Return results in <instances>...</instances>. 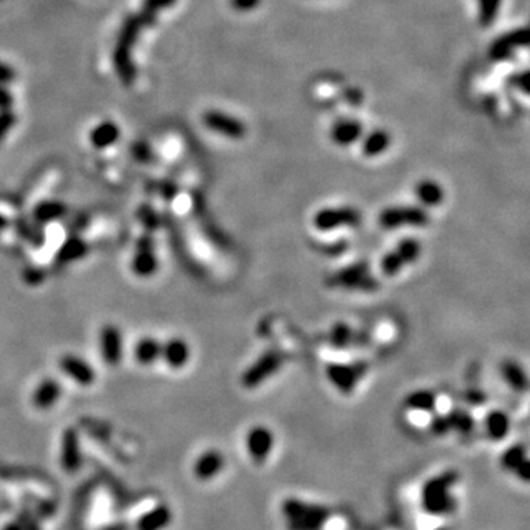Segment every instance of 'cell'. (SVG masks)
Returning a JSON list of instances; mask_svg holds the SVG:
<instances>
[{"label": "cell", "instance_id": "6da1fadb", "mask_svg": "<svg viewBox=\"0 0 530 530\" xmlns=\"http://www.w3.org/2000/svg\"><path fill=\"white\" fill-rule=\"evenodd\" d=\"M143 22L139 13L128 15L121 24V29L117 37V43L112 53V62L118 78L126 86H131L135 80V65L133 61V47L138 42L139 34L143 30Z\"/></svg>", "mask_w": 530, "mask_h": 530}, {"label": "cell", "instance_id": "7a4b0ae2", "mask_svg": "<svg viewBox=\"0 0 530 530\" xmlns=\"http://www.w3.org/2000/svg\"><path fill=\"white\" fill-rule=\"evenodd\" d=\"M325 283L333 289H345L367 293L376 292L378 289V280L373 276L370 264L365 261H358L336 270L334 273H332L327 277Z\"/></svg>", "mask_w": 530, "mask_h": 530}, {"label": "cell", "instance_id": "3957f363", "mask_svg": "<svg viewBox=\"0 0 530 530\" xmlns=\"http://www.w3.org/2000/svg\"><path fill=\"white\" fill-rule=\"evenodd\" d=\"M286 355L280 349H268L261 357H258L246 370L243 371L240 383L244 389L252 390L265 383L268 378L273 377L284 364Z\"/></svg>", "mask_w": 530, "mask_h": 530}, {"label": "cell", "instance_id": "277c9868", "mask_svg": "<svg viewBox=\"0 0 530 530\" xmlns=\"http://www.w3.org/2000/svg\"><path fill=\"white\" fill-rule=\"evenodd\" d=\"M362 223V214L351 205L325 207L312 216V226L318 232H334L339 228H357Z\"/></svg>", "mask_w": 530, "mask_h": 530}, {"label": "cell", "instance_id": "5b68a950", "mask_svg": "<svg viewBox=\"0 0 530 530\" xmlns=\"http://www.w3.org/2000/svg\"><path fill=\"white\" fill-rule=\"evenodd\" d=\"M430 221L427 211L417 205H393L382 209L378 214V224L385 230L398 228H420Z\"/></svg>", "mask_w": 530, "mask_h": 530}, {"label": "cell", "instance_id": "8992f818", "mask_svg": "<svg viewBox=\"0 0 530 530\" xmlns=\"http://www.w3.org/2000/svg\"><path fill=\"white\" fill-rule=\"evenodd\" d=\"M367 371L369 362L361 360L353 362H329L325 365V377L342 395H351Z\"/></svg>", "mask_w": 530, "mask_h": 530}, {"label": "cell", "instance_id": "52a82bcc", "mask_svg": "<svg viewBox=\"0 0 530 530\" xmlns=\"http://www.w3.org/2000/svg\"><path fill=\"white\" fill-rule=\"evenodd\" d=\"M421 243L417 239H404L395 249L383 255L380 261V270L388 277H395L406 265L415 263L421 255Z\"/></svg>", "mask_w": 530, "mask_h": 530}, {"label": "cell", "instance_id": "ba28073f", "mask_svg": "<svg viewBox=\"0 0 530 530\" xmlns=\"http://www.w3.org/2000/svg\"><path fill=\"white\" fill-rule=\"evenodd\" d=\"M202 122L209 131L232 140L243 139L248 131L246 124L240 118L220 110H208L203 112Z\"/></svg>", "mask_w": 530, "mask_h": 530}, {"label": "cell", "instance_id": "9c48e42d", "mask_svg": "<svg viewBox=\"0 0 530 530\" xmlns=\"http://www.w3.org/2000/svg\"><path fill=\"white\" fill-rule=\"evenodd\" d=\"M281 514L286 519L307 520L318 524H325L332 517V510L321 504H314L299 498H286L281 502Z\"/></svg>", "mask_w": 530, "mask_h": 530}, {"label": "cell", "instance_id": "30bf717a", "mask_svg": "<svg viewBox=\"0 0 530 530\" xmlns=\"http://www.w3.org/2000/svg\"><path fill=\"white\" fill-rule=\"evenodd\" d=\"M99 351L105 364L117 367L124 357V337L118 325L105 324L99 333Z\"/></svg>", "mask_w": 530, "mask_h": 530}, {"label": "cell", "instance_id": "8fae6325", "mask_svg": "<svg viewBox=\"0 0 530 530\" xmlns=\"http://www.w3.org/2000/svg\"><path fill=\"white\" fill-rule=\"evenodd\" d=\"M529 45V31L527 29H517L501 34L495 38L491 47H489V57L492 61H506L511 58L519 49L527 47Z\"/></svg>", "mask_w": 530, "mask_h": 530}, {"label": "cell", "instance_id": "7c38bea8", "mask_svg": "<svg viewBox=\"0 0 530 530\" xmlns=\"http://www.w3.org/2000/svg\"><path fill=\"white\" fill-rule=\"evenodd\" d=\"M274 448V433L265 426H255L246 434V451L256 464L265 459Z\"/></svg>", "mask_w": 530, "mask_h": 530}, {"label": "cell", "instance_id": "4fadbf2b", "mask_svg": "<svg viewBox=\"0 0 530 530\" xmlns=\"http://www.w3.org/2000/svg\"><path fill=\"white\" fill-rule=\"evenodd\" d=\"M158 265H159L158 264V256H156L155 249H154L152 239L146 237V236L142 237L139 240L138 249H135V252L133 255L131 271L138 277L147 279V277H152L156 273Z\"/></svg>", "mask_w": 530, "mask_h": 530}, {"label": "cell", "instance_id": "5bb4252c", "mask_svg": "<svg viewBox=\"0 0 530 530\" xmlns=\"http://www.w3.org/2000/svg\"><path fill=\"white\" fill-rule=\"evenodd\" d=\"M59 367L68 378H71L80 386H91L96 380V371H94L93 367L84 358L74 355V353L62 355L59 360Z\"/></svg>", "mask_w": 530, "mask_h": 530}, {"label": "cell", "instance_id": "9a60e30c", "mask_svg": "<svg viewBox=\"0 0 530 530\" xmlns=\"http://www.w3.org/2000/svg\"><path fill=\"white\" fill-rule=\"evenodd\" d=\"M364 135L362 122L355 118H341L330 128V139L339 147H349L361 140Z\"/></svg>", "mask_w": 530, "mask_h": 530}, {"label": "cell", "instance_id": "2e32d148", "mask_svg": "<svg viewBox=\"0 0 530 530\" xmlns=\"http://www.w3.org/2000/svg\"><path fill=\"white\" fill-rule=\"evenodd\" d=\"M62 397V385L57 378L46 377L40 380L31 393V404L34 408L45 411L55 406Z\"/></svg>", "mask_w": 530, "mask_h": 530}, {"label": "cell", "instance_id": "e0dca14e", "mask_svg": "<svg viewBox=\"0 0 530 530\" xmlns=\"http://www.w3.org/2000/svg\"><path fill=\"white\" fill-rule=\"evenodd\" d=\"M192 357V349L183 337H170L161 346V360L172 370H180Z\"/></svg>", "mask_w": 530, "mask_h": 530}, {"label": "cell", "instance_id": "ac0fdd59", "mask_svg": "<svg viewBox=\"0 0 530 530\" xmlns=\"http://www.w3.org/2000/svg\"><path fill=\"white\" fill-rule=\"evenodd\" d=\"M226 466V458L219 450L202 452L193 464V474L198 480L208 482L216 478Z\"/></svg>", "mask_w": 530, "mask_h": 530}, {"label": "cell", "instance_id": "d6986e66", "mask_svg": "<svg viewBox=\"0 0 530 530\" xmlns=\"http://www.w3.org/2000/svg\"><path fill=\"white\" fill-rule=\"evenodd\" d=\"M121 138V128L115 121L106 119L94 126L89 133L90 145L94 149H106L114 146Z\"/></svg>", "mask_w": 530, "mask_h": 530}, {"label": "cell", "instance_id": "ffe728a7", "mask_svg": "<svg viewBox=\"0 0 530 530\" xmlns=\"http://www.w3.org/2000/svg\"><path fill=\"white\" fill-rule=\"evenodd\" d=\"M361 152L365 158H376L390 147L392 135L383 128H376L361 138Z\"/></svg>", "mask_w": 530, "mask_h": 530}, {"label": "cell", "instance_id": "44dd1931", "mask_svg": "<svg viewBox=\"0 0 530 530\" xmlns=\"http://www.w3.org/2000/svg\"><path fill=\"white\" fill-rule=\"evenodd\" d=\"M459 473L457 470H445L438 476H433L421 489V498L438 496L451 492V489L458 483Z\"/></svg>", "mask_w": 530, "mask_h": 530}, {"label": "cell", "instance_id": "7402d4cb", "mask_svg": "<svg viewBox=\"0 0 530 530\" xmlns=\"http://www.w3.org/2000/svg\"><path fill=\"white\" fill-rule=\"evenodd\" d=\"M415 196L420 200L421 205H425L427 208L433 207H439L445 200V190L442 184L436 180L432 179H423L420 180L415 184Z\"/></svg>", "mask_w": 530, "mask_h": 530}, {"label": "cell", "instance_id": "603a6c76", "mask_svg": "<svg viewBox=\"0 0 530 530\" xmlns=\"http://www.w3.org/2000/svg\"><path fill=\"white\" fill-rule=\"evenodd\" d=\"M161 346L162 344L154 336H143L134 345V360L140 365H152L161 360Z\"/></svg>", "mask_w": 530, "mask_h": 530}, {"label": "cell", "instance_id": "cb8c5ba5", "mask_svg": "<svg viewBox=\"0 0 530 530\" xmlns=\"http://www.w3.org/2000/svg\"><path fill=\"white\" fill-rule=\"evenodd\" d=\"M421 507H423V510L427 514L439 517V515H450L455 513L458 502H457V498L451 492H448L438 496L421 498Z\"/></svg>", "mask_w": 530, "mask_h": 530}, {"label": "cell", "instance_id": "d4e9b609", "mask_svg": "<svg viewBox=\"0 0 530 530\" xmlns=\"http://www.w3.org/2000/svg\"><path fill=\"white\" fill-rule=\"evenodd\" d=\"M501 374L513 390L520 392V393L527 390V388H529L527 374H526L523 367L517 361H513V360L502 361Z\"/></svg>", "mask_w": 530, "mask_h": 530}, {"label": "cell", "instance_id": "484cf974", "mask_svg": "<svg viewBox=\"0 0 530 530\" xmlns=\"http://www.w3.org/2000/svg\"><path fill=\"white\" fill-rule=\"evenodd\" d=\"M485 427L487 436L492 441H502L511 429V418L507 413L501 410H494L485 418Z\"/></svg>", "mask_w": 530, "mask_h": 530}, {"label": "cell", "instance_id": "4316f807", "mask_svg": "<svg viewBox=\"0 0 530 530\" xmlns=\"http://www.w3.org/2000/svg\"><path fill=\"white\" fill-rule=\"evenodd\" d=\"M438 398L434 395V392L421 389L411 392L408 397L405 398V406L411 411L417 413H432L436 410Z\"/></svg>", "mask_w": 530, "mask_h": 530}, {"label": "cell", "instance_id": "83f0119b", "mask_svg": "<svg viewBox=\"0 0 530 530\" xmlns=\"http://www.w3.org/2000/svg\"><path fill=\"white\" fill-rule=\"evenodd\" d=\"M358 334L353 330L348 323L339 321L330 329L329 333V342L332 346L337 349H345L358 341Z\"/></svg>", "mask_w": 530, "mask_h": 530}, {"label": "cell", "instance_id": "f1b7e54d", "mask_svg": "<svg viewBox=\"0 0 530 530\" xmlns=\"http://www.w3.org/2000/svg\"><path fill=\"white\" fill-rule=\"evenodd\" d=\"M62 463L68 470H74L80 463L78 439L73 429H68L62 438Z\"/></svg>", "mask_w": 530, "mask_h": 530}, {"label": "cell", "instance_id": "f546056e", "mask_svg": "<svg viewBox=\"0 0 530 530\" xmlns=\"http://www.w3.org/2000/svg\"><path fill=\"white\" fill-rule=\"evenodd\" d=\"M527 459V448L524 443H514L502 452L499 464L502 470L514 473Z\"/></svg>", "mask_w": 530, "mask_h": 530}, {"label": "cell", "instance_id": "4dcf8cb0", "mask_svg": "<svg viewBox=\"0 0 530 530\" xmlns=\"http://www.w3.org/2000/svg\"><path fill=\"white\" fill-rule=\"evenodd\" d=\"M66 212V207L61 200H43L34 208V219L38 223L55 221Z\"/></svg>", "mask_w": 530, "mask_h": 530}, {"label": "cell", "instance_id": "1f68e13d", "mask_svg": "<svg viewBox=\"0 0 530 530\" xmlns=\"http://www.w3.org/2000/svg\"><path fill=\"white\" fill-rule=\"evenodd\" d=\"M87 253V244L84 240H81L78 237H71L68 239L58 252V263L61 264H68V263H74L78 261Z\"/></svg>", "mask_w": 530, "mask_h": 530}, {"label": "cell", "instance_id": "d6a6232c", "mask_svg": "<svg viewBox=\"0 0 530 530\" xmlns=\"http://www.w3.org/2000/svg\"><path fill=\"white\" fill-rule=\"evenodd\" d=\"M478 5V22L483 29H489L499 17L502 0H476Z\"/></svg>", "mask_w": 530, "mask_h": 530}, {"label": "cell", "instance_id": "836d02e7", "mask_svg": "<svg viewBox=\"0 0 530 530\" xmlns=\"http://www.w3.org/2000/svg\"><path fill=\"white\" fill-rule=\"evenodd\" d=\"M451 423V430L458 432L461 434H469L474 429V418L466 410L455 408L451 413H448Z\"/></svg>", "mask_w": 530, "mask_h": 530}, {"label": "cell", "instance_id": "e575fe53", "mask_svg": "<svg viewBox=\"0 0 530 530\" xmlns=\"http://www.w3.org/2000/svg\"><path fill=\"white\" fill-rule=\"evenodd\" d=\"M17 112L12 110H0V143L10 133V130L17 124Z\"/></svg>", "mask_w": 530, "mask_h": 530}, {"label": "cell", "instance_id": "d590c367", "mask_svg": "<svg viewBox=\"0 0 530 530\" xmlns=\"http://www.w3.org/2000/svg\"><path fill=\"white\" fill-rule=\"evenodd\" d=\"M430 429L436 436H445V434L452 432L450 417H448V414H436L430 421Z\"/></svg>", "mask_w": 530, "mask_h": 530}, {"label": "cell", "instance_id": "8d00e7d4", "mask_svg": "<svg viewBox=\"0 0 530 530\" xmlns=\"http://www.w3.org/2000/svg\"><path fill=\"white\" fill-rule=\"evenodd\" d=\"M131 155L138 159L139 162H149L154 156L152 147L149 146L146 142H135L131 146Z\"/></svg>", "mask_w": 530, "mask_h": 530}, {"label": "cell", "instance_id": "74e56055", "mask_svg": "<svg viewBox=\"0 0 530 530\" xmlns=\"http://www.w3.org/2000/svg\"><path fill=\"white\" fill-rule=\"evenodd\" d=\"M230 8L239 13H249L261 6L263 0H228Z\"/></svg>", "mask_w": 530, "mask_h": 530}, {"label": "cell", "instance_id": "f35d334b", "mask_svg": "<svg viewBox=\"0 0 530 530\" xmlns=\"http://www.w3.org/2000/svg\"><path fill=\"white\" fill-rule=\"evenodd\" d=\"M179 0H143V8L145 10H149L152 13H156L162 9H168L172 8Z\"/></svg>", "mask_w": 530, "mask_h": 530}, {"label": "cell", "instance_id": "ab89813d", "mask_svg": "<svg viewBox=\"0 0 530 530\" xmlns=\"http://www.w3.org/2000/svg\"><path fill=\"white\" fill-rule=\"evenodd\" d=\"M17 80V70L12 65L0 61V84L8 86Z\"/></svg>", "mask_w": 530, "mask_h": 530}, {"label": "cell", "instance_id": "60d3db41", "mask_svg": "<svg viewBox=\"0 0 530 530\" xmlns=\"http://www.w3.org/2000/svg\"><path fill=\"white\" fill-rule=\"evenodd\" d=\"M286 529L288 530H323V524L307 522V520L286 519Z\"/></svg>", "mask_w": 530, "mask_h": 530}, {"label": "cell", "instance_id": "b9f144b4", "mask_svg": "<svg viewBox=\"0 0 530 530\" xmlns=\"http://www.w3.org/2000/svg\"><path fill=\"white\" fill-rule=\"evenodd\" d=\"M13 103H15V96L8 86L0 84V110H12Z\"/></svg>", "mask_w": 530, "mask_h": 530}, {"label": "cell", "instance_id": "7bdbcfd3", "mask_svg": "<svg viewBox=\"0 0 530 530\" xmlns=\"http://www.w3.org/2000/svg\"><path fill=\"white\" fill-rule=\"evenodd\" d=\"M466 401L471 405H483L486 402V393L480 389H476V388H471V389H467L466 392Z\"/></svg>", "mask_w": 530, "mask_h": 530}]
</instances>
